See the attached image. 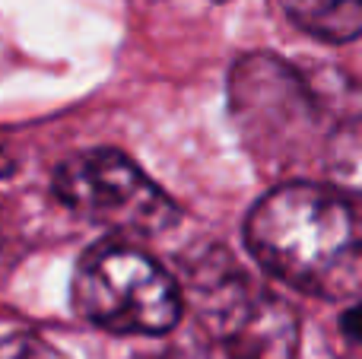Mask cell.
<instances>
[{
    "instance_id": "1",
    "label": "cell",
    "mask_w": 362,
    "mask_h": 359,
    "mask_svg": "<svg viewBox=\"0 0 362 359\" xmlns=\"http://www.w3.org/2000/svg\"><path fill=\"white\" fill-rule=\"evenodd\" d=\"M245 242L276 280L321 299L362 296V245L353 213L331 184L289 182L267 191L245 220Z\"/></svg>"
},
{
    "instance_id": "2",
    "label": "cell",
    "mask_w": 362,
    "mask_h": 359,
    "mask_svg": "<svg viewBox=\"0 0 362 359\" xmlns=\"http://www.w3.org/2000/svg\"><path fill=\"white\" fill-rule=\"evenodd\" d=\"M74 302L86 322L112 334H169L181 322L185 296L172 273L146 252L108 242L80 261Z\"/></svg>"
},
{
    "instance_id": "3",
    "label": "cell",
    "mask_w": 362,
    "mask_h": 359,
    "mask_svg": "<svg viewBox=\"0 0 362 359\" xmlns=\"http://www.w3.org/2000/svg\"><path fill=\"white\" fill-rule=\"evenodd\" d=\"M54 194L74 213L115 233L159 235L178 223L175 201L118 150L70 156L54 175Z\"/></svg>"
},
{
    "instance_id": "4",
    "label": "cell",
    "mask_w": 362,
    "mask_h": 359,
    "mask_svg": "<svg viewBox=\"0 0 362 359\" xmlns=\"http://www.w3.org/2000/svg\"><path fill=\"white\" fill-rule=\"evenodd\" d=\"M200 318L229 359H296L299 318L280 296L257 286L223 254L194 273Z\"/></svg>"
},
{
    "instance_id": "5",
    "label": "cell",
    "mask_w": 362,
    "mask_h": 359,
    "mask_svg": "<svg viewBox=\"0 0 362 359\" xmlns=\"http://www.w3.org/2000/svg\"><path fill=\"white\" fill-rule=\"evenodd\" d=\"M229 102L245 143L261 159L289 163L318 127L312 89L280 57H242L229 76Z\"/></svg>"
},
{
    "instance_id": "6",
    "label": "cell",
    "mask_w": 362,
    "mask_h": 359,
    "mask_svg": "<svg viewBox=\"0 0 362 359\" xmlns=\"http://www.w3.org/2000/svg\"><path fill=\"white\" fill-rule=\"evenodd\" d=\"M286 19L318 42H353L362 35V0H276Z\"/></svg>"
},
{
    "instance_id": "7",
    "label": "cell",
    "mask_w": 362,
    "mask_h": 359,
    "mask_svg": "<svg viewBox=\"0 0 362 359\" xmlns=\"http://www.w3.org/2000/svg\"><path fill=\"white\" fill-rule=\"evenodd\" d=\"M325 178L346 201L362 204V118L337 124L321 146Z\"/></svg>"
},
{
    "instance_id": "8",
    "label": "cell",
    "mask_w": 362,
    "mask_h": 359,
    "mask_svg": "<svg viewBox=\"0 0 362 359\" xmlns=\"http://www.w3.org/2000/svg\"><path fill=\"white\" fill-rule=\"evenodd\" d=\"M0 359H64L48 341L35 334H10L0 337Z\"/></svg>"
},
{
    "instance_id": "9",
    "label": "cell",
    "mask_w": 362,
    "mask_h": 359,
    "mask_svg": "<svg viewBox=\"0 0 362 359\" xmlns=\"http://www.w3.org/2000/svg\"><path fill=\"white\" fill-rule=\"evenodd\" d=\"M344 331H346V337H353L356 343H362V296L353 299V305L346 309V315H344Z\"/></svg>"
},
{
    "instance_id": "10",
    "label": "cell",
    "mask_w": 362,
    "mask_h": 359,
    "mask_svg": "<svg viewBox=\"0 0 362 359\" xmlns=\"http://www.w3.org/2000/svg\"><path fill=\"white\" fill-rule=\"evenodd\" d=\"M137 359H181L175 353H159V356H137Z\"/></svg>"
},
{
    "instance_id": "11",
    "label": "cell",
    "mask_w": 362,
    "mask_h": 359,
    "mask_svg": "<svg viewBox=\"0 0 362 359\" xmlns=\"http://www.w3.org/2000/svg\"><path fill=\"white\" fill-rule=\"evenodd\" d=\"M4 169H6V163H4V153H0V175H4Z\"/></svg>"
}]
</instances>
